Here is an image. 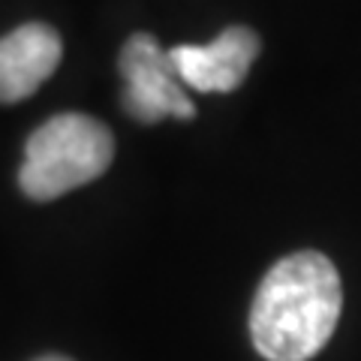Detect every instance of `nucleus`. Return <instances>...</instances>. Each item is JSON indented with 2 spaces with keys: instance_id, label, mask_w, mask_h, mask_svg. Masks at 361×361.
<instances>
[{
  "instance_id": "1",
  "label": "nucleus",
  "mask_w": 361,
  "mask_h": 361,
  "mask_svg": "<svg viewBox=\"0 0 361 361\" xmlns=\"http://www.w3.org/2000/svg\"><path fill=\"white\" fill-rule=\"evenodd\" d=\"M341 307L337 268L322 253H292L256 289L250 310L253 346L268 361H307L329 343Z\"/></svg>"
},
{
  "instance_id": "2",
  "label": "nucleus",
  "mask_w": 361,
  "mask_h": 361,
  "mask_svg": "<svg viewBox=\"0 0 361 361\" xmlns=\"http://www.w3.org/2000/svg\"><path fill=\"white\" fill-rule=\"evenodd\" d=\"M115 157V139L106 123L82 111H63L30 133L18 184L25 196L51 202L97 180Z\"/></svg>"
},
{
  "instance_id": "3",
  "label": "nucleus",
  "mask_w": 361,
  "mask_h": 361,
  "mask_svg": "<svg viewBox=\"0 0 361 361\" xmlns=\"http://www.w3.org/2000/svg\"><path fill=\"white\" fill-rule=\"evenodd\" d=\"M123 75V109L135 121L157 123L163 118L190 121L196 115L193 99L175 73L169 51L151 33H133L121 49Z\"/></svg>"
},
{
  "instance_id": "4",
  "label": "nucleus",
  "mask_w": 361,
  "mask_h": 361,
  "mask_svg": "<svg viewBox=\"0 0 361 361\" xmlns=\"http://www.w3.org/2000/svg\"><path fill=\"white\" fill-rule=\"evenodd\" d=\"M259 54V37L250 27H226L208 45H175L169 58L184 87L202 94H229L238 87Z\"/></svg>"
},
{
  "instance_id": "5",
  "label": "nucleus",
  "mask_w": 361,
  "mask_h": 361,
  "mask_svg": "<svg viewBox=\"0 0 361 361\" xmlns=\"http://www.w3.org/2000/svg\"><path fill=\"white\" fill-rule=\"evenodd\" d=\"M61 51L58 30L42 21H27L0 37V103L27 99L58 70Z\"/></svg>"
},
{
  "instance_id": "6",
  "label": "nucleus",
  "mask_w": 361,
  "mask_h": 361,
  "mask_svg": "<svg viewBox=\"0 0 361 361\" xmlns=\"http://www.w3.org/2000/svg\"><path fill=\"white\" fill-rule=\"evenodd\" d=\"M37 361H70V358H63V355H45V358H37Z\"/></svg>"
}]
</instances>
